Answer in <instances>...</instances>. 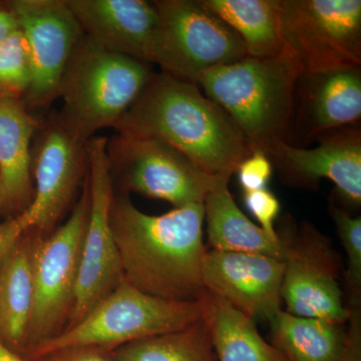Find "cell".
Returning <instances> with one entry per match:
<instances>
[{"instance_id": "obj_1", "label": "cell", "mask_w": 361, "mask_h": 361, "mask_svg": "<svg viewBox=\"0 0 361 361\" xmlns=\"http://www.w3.org/2000/svg\"><path fill=\"white\" fill-rule=\"evenodd\" d=\"M110 216L123 280L159 298L200 300L206 291L203 204L149 215L120 191L114 195Z\"/></svg>"}, {"instance_id": "obj_2", "label": "cell", "mask_w": 361, "mask_h": 361, "mask_svg": "<svg viewBox=\"0 0 361 361\" xmlns=\"http://www.w3.org/2000/svg\"><path fill=\"white\" fill-rule=\"evenodd\" d=\"M114 129L167 142L212 176L231 177L253 153L245 135L198 85L161 71L154 73Z\"/></svg>"}, {"instance_id": "obj_3", "label": "cell", "mask_w": 361, "mask_h": 361, "mask_svg": "<svg viewBox=\"0 0 361 361\" xmlns=\"http://www.w3.org/2000/svg\"><path fill=\"white\" fill-rule=\"evenodd\" d=\"M303 75L295 56L286 51L215 66L202 75L198 85L230 116L253 152L269 158L281 142H289Z\"/></svg>"}, {"instance_id": "obj_4", "label": "cell", "mask_w": 361, "mask_h": 361, "mask_svg": "<svg viewBox=\"0 0 361 361\" xmlns=\"http://www.w3.org/2000/svg\"><path fill=\"white\" fill-rule=\"evenodd\" d=\"M153 75L151 63L109 51L84 35L61 78L56 118L87 144L97 130L115 127Z\"/></svg>"}, {"instance_id": "obj_5", "label": "cell", "mask_w": 361, "mask_h": 361, "mask_svg": "<svg viewBox=\"0 0 361 361\" xmlns=\"http://www.w3.org/2000/svg\"><path fill=\"white\" fill-rule=\"evenodd\" d=\"M204 316L203 297L196 301L167 300L122 280L80 322L28 349L21 357L30 361L71 348H97L110 353L130 342L184 329Z\"/></svg>"}, {"instance_id": "obj_6", "label": "cell", "mask_w": 361, "mask_h": 361, "mask_svg": "<svg viewBox=\"0 0 361 361\" xmlns=\"http://www.w3.org/2000/svg\"><path fill=\"white\" fill-rule=\"evenodd\" d=\"M59 122L42 123L32 148L33 196L20 215L0 224V260L26 234H51L75 199L87 172V148Z\"/></svg>"}, {"instance_id": "obj_7", "label": "cell", "mask_w": 361, "mask_h": 361, "mask_svg": "<svg viewBox=\"0 0 361 361\" xmlns=\"http://www.w3.org/2000/svg\"><path fill=\"white\" fill-rule=\"evenodd\" d=\"M89 208V185L85 175L82 195L68 219L51 234L35 242L32 311L25 353L37 344L59 336L68 324L75 302Z\"/></svg>"}, {"instance_id": "obj_8", "label": "cell", "mask_w": 361, "mask_h": 361, "mask_svg": "<svg viewBox=\"0 0 361 361\" xmlns=\"http://www.w3.org/2000/svg\"><path fill=\"white\" fill-rule=\"evenodd\" d=\"M154 4L158 28L152 63L160 66L161 73L198 85L205 71L246 58L239 35L200 0H157Z\"/></svg>"}, {"instance_id": "obj_9", "label": "cell", "mask_w": 361, "mask_h": 361, "mask_svg": "<svg viewBox=\"0 0 361 361\" xmlns=\"http://www.w3.org/2000/svg\"><path fill=\"white\" fill-rule=\"evenodd\" d=\"M106 155L121 192L168 202L174 208L203 204L224 176L208 174L155 137L116 133L106 142Z\"/></svg>"}, {"instance_id": "obj_10", "label": "cell", "mask_w": 361, "mask_h": 361, "mask_svg": "<svg viewBox=\"0 0 361 361\" xmlns=\"http://www.w3.org/2000/svg\"><path fill=\"white\" fill-rule=\"evenodd\" d=\"M280 30L305 75L360 68V0H280Z\"/></svg>"}, {"instance_id": "obj_11", "label": "cell", "mask_w": 361, "mask_h": 361, "mask_svg": "<svg viewBox=\"0 0 361 361\" xmlns=\"http://www.w3.org/2000/svg\"><path fill=\"white\" fill-rule=\"evenodd\" d=\"M282 301L287 313L304 318L348 322L349 310L341 287V263L329 237L310 223L297 227L283 221Z\"/></svg>"}, {"instance_id": "obj_12", "label": "cell", "mask_w": 361, "mask_h": 361, "mask_svg": "<svg viewBox=\"0 0 361 361\" xmlns=\"http://www.w3.org/2000/svg\"><path fill=\"white\" fill-rule=\"evenodd\" d=\"M108 137H97L85 145L90 208L82 242L75 302L66 329L80 322L123 280L120 258L111 226L115 183L106 155Z\"/></svg>"}, {"instance_id": "obj_13", "label": "cell", "mask_w": 361, "mask_h": 361, "mask_svg": "<svg viewBox=\"0 0 361 361\" xmlns=\"http://www.w3.org/2000/svg\"><path fill=\"white\" fill-rule=\"evenodd\" d=\"M9 7L32 63V82L23 102L30 111L47 108L59 97L66 66L84 32L66 0H14Z\"/></svg>"}, {"instance_id": "obj_14", "label": "cell", "mask_w": 361, "mask_h": 361, "mask_svg": "<svg viewBox=\"0 0 361 361\" xmlns=\"http://www.w3.org/2000/svg\"><path fill=\"white\" fill-rule=\"evenodd\" d=\"M282 259L220 250H207L202 268L206 291L231 304L250 319L272 322L282 311Z\"/></svg>"}, {"instance_id": "obj_15", "label": "cell", "mask_w": 361, "mask_h": 361, "mask_svg": "<svg viewBox=\"0 0 361 361\" xmlns=\"http://www.w3.org/2000/svg\"><path fill=\"white\" fill-rule=\"evenodd\" d=\"M317 147L301 148L281 142L269 157L286 182L296 186H316L331 180L348 205H361V130L358 125L331 130L317 139Z\"/></svg>"}, {"instance_id": "obj_16", "label": "cell", "mask_w": 361, "mask_h": 361, "mask_svg": "<svg viewBox=\"0 0 361 361\" xmlns=\"http://www.w3.org/2000/svg\"><path fill=\"white\" fill-rule=\"evenodd\" d=\"M85 37L104 49L152 63L158 28L154 1L66 0Z\"/></svg>"}, {"instance_id": "obj_17", "label": "cell", "mask_w": 361, "mask_h": 361, "mask_svg": "<svg viewBox=\"0 0 361 361\" xmlns=\"http://www.w3.org/2000/svg\"><path fill=\"white\" fill-rule=\"evenodd\" d=\"M297 128L307 139L357 125L361 118L360 68L304 75Z\"/></svg>"}, {"instance_id": "obj_18", "label": "cell", "mask_w": 361, "mask_h": 361, "mask_svg": "<svg viewBox=\"0 0 361 361\" xmlns=\"http://www.w3.org/2000/svg\"><path fill=\"white\" fill-rule=\"evenodd\" d=\"M40 125L23 99L0 97V184L13 217L32 200V148Z\"/></svg>"}, {"instance_id": "obj_19", "label": "cell", "mask_w": 361, "mask_h": 361, "mask_svg": "<svg viewBox=\"0 0 361 361\" xmlns=\"http://www.w3.org/2000/svg\"><path fill=\"white\" fill-rule=\"evenodd\" d=\"M39 237L26 234L0 260V341L23 356L33 301L32 256Z\"/></svg>"}, {"instance_id": "obj_20", "label": "cell", "mask_w": 361, "mask_h": 361, "mask_svg": "<svg viewBox=\"0 0 361 361\" xmlns=\"http://www.w3.org/2000/svg\"><path fill=\"white\" fill-rule=\"evenodd\" d=\"M229 176H223L204 201L208 243L214 250L261 254L283 258L284 243L278 236L254 224L237 206L229 190Z\"/></svg>"}, {"instance_id": "obj_21", "label": "cell", "mask_w": 361, "mask_h": 361, "mask_svg": "<svg viewBox=\"0 0 361 361\" xmlns=\"http://www.w3.org/2000/svg\"><path fill=\"white\" fill-rule=\"evenodd\" d=\"M239 35L247 56L269 59L289 51L280 30V0H200Z\"/></svg>"}, {"instance_id": "obj_22", "label": "cell", "mask_w": 361, "mask_h": 361, "mask_svg": "<svg viewBox=\"0 0 361 361\" xmlns=\"http://www.w3.org/2000/svg\"><path fill=\"white\" fill-rule=\"evenodd\" d=\"M203 299L218 361H285L253 320L210 292Z\"/></svg>"}, {"instance_id": "obj_23", "label": "cell", "mask_w": 361, "mask_h": 361, "mask_svg": "<svg viewBox=\"0 0 361 361\" xmlns=\"http://www.w3.org/2000/svg\"><path fill=\"white\" fill-rule=\"evenodd\" d=\"M271 344L285 361H338L346 323L304 318L282 310L270 322Z\"/></svg>"}, {"instance_id": "obj_24", "label": "cell", "mask_w": 361, "mask_h": 361, "mask_svg": "<svg viewBox=\"0 0 361 361\" xmlns=\"http://www.w3.org/2000/svg\"><path fill=\"white\" fill-rule=\"evenodd\" d=\"M109 355L115 361H218L205 316L184 329L130 342Z\"/></svg>"}, {"instance_id": "obj_25", "label": "cell", "mask_w": 361, "mask_h": 361, "mask_svg": "<svg viewBox=\"0 0 361 361\" xmlns=\"http://www.w3.org/2000/svg\"><path fill=\"white\" fill-rule=\"evenodd\" d=\"M329 214L346 255V305H361V217L351 216L345 209L334 204L330 205Z\"/></svg>"}, {"instance_id": "obj_26", "label": "cell", "mask_w": 361, "mask_h": 361, "mask_svg": "<svg viewBox=\"0 0 361 361\" xmlns=\"http://www.w3.org/2000/svg\"><path fill=\"white\" fill-rule=\"evenodd\" d=\"M32 82V63L20 30L0 44V97L23 99Z\"/></svg>"}, {"instance_id": "obj_27", "label": "cell", "mask_w": 361, "mask_h": 361, "mask_svg": "<svg viewBox=\"0 0 361 361\" xmlns=\"http://www.w3.org/2000/svg\"><path fill=\"white\" fill-rule=\"evenodd\" d=\"M244 203L252 215L258 221L259 227L272 236H278L275 221L280 213L279 200L270 190L243 192Z\"/></svg>"}, {"instance_id": "obj_28", "label": "cell", "mask_w": 361, "mask_h": 361, "mask_svg": "<svg viewBox=\"0 0 361 361\" xmlns=\"http://www.w3.org/2000/svg\"><path fill=\"white\" fill-rule=\"evenodd\" d=\"M272 165L268 156L261 152H253L242 161L235 174L238 175L239 184L243 192L266 189L272 176Z\"/></svg>"}, {"instance_id": "obj_29", "label": "cell", "mask_w": 361, "mask_h": 361, "mask_svg": "<svg viewBox=\"0 0 361 361\" xmlns=\"http://www.w3.org/2000/svg\"><path fill=\"white\" fill-rule=\"evenodd\" d=\"M345 339L338 361H361V305L348 306Z\"/></svg>"}, {"instance_id": "obj_30", "label": "cell", "mask_w": 361, "mask_h": 361, "mask_svg": "<svg viewBox=\"0 0 361 361\" xmlns=\"http://www.w3.org/2000/svg\"><path fill=\"white\" fill-rule=\"evenodd\" d=\"M30 361H115L109 351L97 348H71L52 351Z\"/></svg>"}, {"instance_id": "obj_31", "label": "cell", "mask_w": 361, "mask_h": 361, "mask_svg": "<svg viewBox=\"0 0 361 361\" xmlns=\"http://www.w3.org/2000/svg\"><path fill=\"white\" fill-rule=\"evenodd\" d=\"M20 30L18 18L8 6H0V44Z\"/></svg>"}, {"instance_id": "obj_32", "label": "cell", "mask_w": 361, "mask_h": 361, "mask_svg": "<svg viewBox=\"0 0 361 361\" xmlns=\"http://www.w3.org/2000/svg\"><path fill=\"white\" fill-rule=\"evenodd\" d=\"M0 361H25L0 341Z\"/></svg>"}, {"instance_id": "obj_33", "label": "cell", "mask_w": 361, "mask_h": 361, "mask_svg": "<svg viewBox=\"0 0 361 361\" xmlns=\"http://www.w3.org/2000/svg\"><path fill=\"white\" fill-rule=\"evenodd\" d=\"M4 207V191H2L1 184H0V210H2Z\"/></svg>"}]
</instances>
